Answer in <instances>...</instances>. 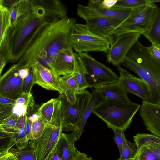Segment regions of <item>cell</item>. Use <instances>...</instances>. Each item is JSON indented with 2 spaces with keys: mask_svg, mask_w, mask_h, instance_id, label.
<instances>
[{
  "mask_svg": "<svg viewBox=\"0 0 160 160\" xmlns=\"http://www.w3.org/2000/svg\"><path fill=\"white\" fill-rule=\"evenodd\" d=\"M76 19L67 15L44 20L24 41L12 66L30 69L38 63L48 68L62 52L73 50L70 36Z\"/></svg>",
  "mask_w": 160,
  "mask_h": 160,
  "instance_id": "cell-1",
  "label": "cell"
},
{
  "mask_svg": "<svg viewBox=\"0 0 160 160\" xmlns=\"http://www.w3.org/2000/svg\"><path fill=\"white\" fill-rule=\"evenodd\" d=\"M122 64L146 83L149 102L160 104V60L152 56L147 47L138 41L130 49Z\"/></svg>",
  "mask_w": 160,
  "mask_h": 160,
  "instance_id": "cell-2",
  "label": "cell"
},
{
  "mask_svg": "<svg viewBox=\"0 0 160 160\" xmlns=\"http://www.w3.org/2000/svg\"><path fill=\"white\" fill-rule=\"evenodd\" d=\"M33 0L31 10L25 16L12 24L3 39L0 43V53L7 62L13 63L15 56L22 44L33 31L46 19L44 6Z\"/></svg>",
  "mask_w": 160,
  "mask_h": 160,
  "instance_id": "cell-3",
  "label": "cell"
},
{
  "mask_svg": "<svg viewBox=\"0 0 160 160\" xmlns=\"http://www.w3.org/2000/svg\"><path fill=\"white\" fill-rule=\"evenodd\" d=\"M140 106L139 104L132 101L125 102L104 100L94 108L92 112L105 122L108 128L125 132Z\"/></svg>",
  "mask_w": 160,
  "mask_h": 160,
  "instance_id": "cell-4",
  "label": "cell"
},
{
  "mask_svg": "<svg viewBox=\"0 0 160 160\" xmlns=\"http://www.w3.org/2000/svg\"><path fill=\"white\" fill-rule=\"evenodd\" d=\"M63 126V117L61 108L59 106H56L51 122L47 124L42 135L28 142L29 144L35 149L36 160H52L57 150Z\"/></svg>",
  "mask_w": 160,
  "mask_h": 160,
  "instance_id": "cell-5",
  "label": "cell"
},
{
  "mask_svg": "<svg viewBox=\"0 0 160 160\" xmlns=\"http://www.w3.org/2000/svg\"><path fill=\"white\" fill-rule=\"evenodd\" d=\"M71 47L76 52H103L106 54L110 46L109 41L92 32L86 24L76 23L70 36Z\"/></svg>",
  "mask_w": 160,
  "mask_h": 160,
  "instance_id": "cell-6",
  "label": "cell"
},
{
  "mask_svg": "<svg viewBox=\"0 0 160 160\" xmlns=\"http://www.w3.org/2000/svg\"><path fill=\"white\" fill-rule=\"evenodd\" d=\"M158 7L152 3L134 9L130 16L113 31L114 40L119 35L125 33L138 32L142 35L149 28Z\"/></svg>",
  "mask_w": 160,
  "mask_h": 160,
  "instance_id": "cell-7",
  "label": "cell"
},
{
  "mask_svg": "<svg viewBox=\"0 0 160 160\" xmlns=\"http://www.w3.org/2000/svg\"><path fill=\"white\" fill-rule=\"evenodd\" d=\"M84 68L87 82L90 88L116 82L119 77L110 68L98 61L88 52L78 53Z\"/></svg>",
  "mask_w": 160,
  "mask_h": 160,
  "instance_id": "cell-8",
  "label": "cell"
},
{
  "mask_svg": "<svg viewBox=\"0 0 160 160\" xmlns=\"http://www.w3.org/2000/svg\"><path fill=\"white\" fill-rule=\"evenodd\" d=\"M75 103L71 105L64 94L59 93L58 97L61 102L63 117L62 131H73L81 119L90 102L91 93L86 90L77 93Z\"/></svg>",
  "mask_w": 160,
  "mask_h": 160,
  "instance_id": "cell-9",
  "label": "cell"
},
{
  "mask_svg": "<svg viewBox=\"0 0 160 160\" xmlns=\"http://www.w3.org/2000/svg\"><path fill=\"white\" fill-rule=\"evenodd\" d=\"M142 35L139 32H132L118 36L106 53L107 61L117 66L122 64L130 49Z\"/></svg>",
  "mask_w": 160,
  "mask_h": 160,
  "instance_id": "cell-10",
  "label": "cell"
},
{
  "mask_svg": "<svg viewBox=\"0 0 160 160\" xmlns=\"http://www.w3.org/2000/svg\"><path fill=\"white\" fill-rule=\"evenodd\" d=\"M134 9H109L98 8L88 2L87 5L79 4L77 12L78 16L85 21L92 19L106 17L123 22L131 15Z\"/></svg>",
  "mask_w": 160,
  "mask_h": 160,
  "instance_id": "cell-11",
  "label": "cell"
},
{
  "mask_svg": "<svg viewBox=\"0 0 160 160\" xmlns=\"http://www.w3.org/2000/svg\"><path fill=\"white\" fill-rule=\"evenodd\" d=\"M120 77L118 82L127 92L137 96L143 101L149 102V93L147 86L141 78H138L122 68L117 66Z\"/></svg>",
  "mask_w": 160,
  "mask_h": 160,
  "instance_id": "cell-12",
  "label": "cell"
},
{
  "mask_svg": "<svg viewBox=\"0 0 160 160\" xmlns=\"http://www.w3.org/2000/svg\"><path fill=\"white\" fill-rule=\"evenodd\" d=\"M23 80L18 69L11 66L0 78V95L16 100L23 93Z\"/></svg>",
  "mask_w": 160,
  "mask_h": 160,
  "instance_id": "cell-13",
  "label": "cell"
},
{
  "mask_svg": "<svg viewBox=\"0 0 160 160\" xmlns=\"http://www.w3.org/2000/svg\"><path fill=\"white\" fill-rule=\"evenodd\" d=\"M139 114L147 130L160 137V104L143 101Z\"/></svg>",
  "mask_w": 160,
  "mask_h": 160,
  "instance_id": "cell-14",
  "label": "cell"
},
{
  "mask_svg": "<svg viewBox=\"0 0 160 160\" xmlns=\"http://www.w3.org/2000/svg\"><path fill=\"white\" fill-rule=\"evenodd\" d=\"M31 69L35 78L36 84L46 89L61 93L59 76L53 70L38 63L33 64Z\"/></svg>",
  "mask_w": 160,
  "mask_h": 160,
  "instance_id": "cell-15",
  "label": "cell"
},
{
  "mask_svg": "<svg viewBox=\"0 0 160 160\" xmlns=\"http://www.w3.org/2000/svg\"><path fill=\"white\" fill-rule=\"evenodd\" d=\"M89 29L96 34L108 40L110 43L114 41L113 32L122 22L106 17L96 18L85 21Z\"/></svg>",
  "mask_w": 160,
  "mask_h": 160,
  "instance_id": "cell-16",
  "label": "cell"
},
{
  "mask_svg": "<svg viewBox=\"0 0 160 160\" xmlns=\"http://www.w3.org/2000/svg\"><path fill=\"white\" fill-rule=\"evenodd\" d=\"M76 52L73 50L65 51L61 52L51 65L49 68L59 76L72 74L74 72Z\"/></svg>",
  "mask_w": 160,
  "mask_h": 160,
  "instance_id": "cell-17",
  "label": "cell"
},
{
  "mask_svg": "<svg viewBox=\"0 0 160 160\" xmlns=\"http://www.w3.org/2000/svg\"><path fill=\"white\" fill-rule=\"evenodd\" d=\"M94 90L105 100L125 102L131 101L127 92L118 82L98 86Z\"/></svg>",
  "mask_w": 160,
  "mask_h": 160,
  "instance_id": "cell-18",
  "label": "cell"
},
{
  "mask_svg": "<svg viewBox=\"0 0 160 160\" xmlns=\"http://www.w3.org/2000/svg\"><path fill=\"white\" fill-rule=\"evenodd\" d=\"M77 140L72 133H61L58 143L57 152L62 160H73L78 150L75 146V142Z\"/></svg>",
  "mask_w": 160,
  "mask_h": 160,
  "instance_id": "cell-19",
  "label": "cell"
},
{
  "mask_svg": "<svg viewBox=\"0 0 160 160\" xmlns=\"http://www.w3.org/2000/svg\"><path fill=\"white\" fill-rule=\"evenodd\" d=\"M104 100L94 90L91 93L90 102L84 111L83 116L72 132L77 140L79 139L84 130V127L87 120L92 112L94 108L98 104Z\"/></svg>",
  "mask_w": 160,
  "mask_h": 160,
  "instance_id": "cell-20",
  "label": "cell"
},
{
  "mask_svg": "<svg viewBox=\"0 0 160 160\" xmlns=\"http://www.w3.org/2000/svg\"><path fill=\"white\" fill-rule=\"evenodd\" d=\"M142 35L151 45L160 46V7L157 8L149 28Z\"/></svg>",
  "mask_w": 160,
  "mask_h": 160,
  "instance_id": "cell-21",
  "label": "cell"
},
{
  "mask_svg": "<svg viewBox=\"0 0 160 160\" xmlns=\"http://www.w3.org/2000/svg\"><path fill=\"white\" fill-rule=\"evenodd\" d=\"M33 5V0H16L12 6L8 8L11 16L12 24L26 15L31 10Z\"/></svg>",
  "mask_w": 160,
  "mask_h": 160,
  "instance_id": "cell-22",
  "label": "cell"
},
{
  "mask_svg": "<svg viewBox=\"0 0 160 160\" xmlns=\"http://www.w3.org/2000/svg\"><path fill=\"white\" fill-rule=\"evenodd\" d=\"M9 151L14 160H36L35 149L28 143L20 147H12Z\"/></svg>",
  "mask_w": 160,
  "mask_h": 160,
  "instance_id": "cell-23",
  "label": "cell"
},
{
  "mask_svg": "<svg viewBox=\"0 0 160 160\" xmlns=\"http://www.w3.org/2000/svg\"><path fill=\"white\" fill-rule=\"evenodd\" d=\"M12 20L9 8L0 3V43L12 26Z\"/></svg>",
  "mask_w": 160,
  "mask_h": 160,
  "instance_id": "cell-24",
  "label": "cell"
},
{
  "mask_svg": "<svg viewBox=\"0 0 160 160\" xmlns=\"http://www.w3.org/2000/svg\"><path fill=\"white\" fill-rule=\"evenodd\" d=\"M74 73L80 92L85 90L86 89L89 87L86 78L84 68L82 61L77 53Z\"/></svg>",
  "mask_w": 160,
  "mask_h": 160,
  "instance_id": "cell-25",
  "label": "cell"
},
{
  "mask_svg": "<svg viewBox=\"0 0 160 160\" xmlns=\"http://www.w3.org/2000/svg\"><path fill=\"white\" fill-rule=\"evenodd\" d=\"M56 98H52L42 104L37 112L40 118L46 123H50L53 115Z\"/></svg>",
  "mask_w": 160,
  "mask_h": 160,
  "instance_id": "cell-26",
  "label": "cell"
},
{
  "mask_svg": "<svg viewBox=\"0 0 160 160\" xmlns=\"http://www.w3.org/2000/svg\"><path fill=\"white\" fill-rule=\"evenodd\" d=\"M155 3L153 0H118L111 8L119 10L133 9L139 7Z\"/></svg>",
  "mask_w": 160,
  "mask_h": 160,
  "instance_id": "cell-27",
  "label": "cell"
},
{
  "mask_svg": "<svg viewBox=\"0 0 160 160\" xmlns=\"http://www.w3.org/2000/svg\"><path fill=\"white\" fill-rule=\"evenodd\" d=\"M124 132L122 134V153L118 160H132L137 150L134 143L128 140L125 138Z\"/></svg>",
  "mask_w": 160,
  "mask_h": 160,
  "instance_id": "cell-28",
  "label": "cell"
},
{
  "mask_svg": "<svg viewBox=\"0 0 160 160\" xmlns=\"http://www.w3.org/2000/svg\"><path fill=\"white\" fill-rule=\"evenodd\" d=\"M59 80L61 89V93H63L66 91L70 89L75 90L78 92H80L74 73L59 76Z\"/></svg>",
  "mask_w": 160,
  "mask_h": 160,
  "instance_id": "cell-29",
  "label": "cell"
},
{
  "mask_svg": "<svg viewBox=\"0 0 160 160\" xmlns=\"http://www.w3.org/2000/svg\"><path fill=\"white\" fill-rule=\"evenodd\" d=\"M132 160H160V158L147 146L143 145L137 149Z\"/></svg>",
  "mask_w": 160,
  "mask_h": 160,
  "instance_id": "cell-30",
  "label": "cell"
},
{
  "mask_svg": "<svg viewBox=\"0 0 160 160\" xmlns=\"http://www.w3.org/2000/svg\"><path fill=\"white\" fill-rule=\"evenodd\" d=\"M137 149L147 142H152L160 144V137L152 134L137 133L133 136Z\"/></svg>",
  "mask_w": 160,
  "mask_h": 160,
  "instance_id": "cell-31",
  "label": "cell"
},
{
  "mask_svg": "<svg viewBox=\"0 0 160 160\" xmlns=\"http://www.w3.org/2000/svg\"><path fill=\"white\" fill-rule=\"evenodd\" d=\"M47 124L41 118L32 122L31 133L32 139H37L42 135Z\"/></svg>",
  "mask_w": 160,
  "mask_h": 160,
  "instance_id": "cell-32",
  "label": "cell"
},
{
  "mask_svg": "<svg viewBox=\"0 0 160 160\" xmlns=\"http://www.w3.org/2000/svg\"><path fill=\"white\" fill-rule=\"evenodd\" d=\"M36 84L35 78L31 68L28 76L22 81V90L23 93L31 92L33 85Z\"/></svg>",
  "mask_w": 160,
  "mask_h": 160,
  "instance_id": "cell-33",
  "label": "cell"
},
{
  "mask_svg": "<svg viewBox=\"0 0 160 160\" xmlns=\"http://www.w3.org/2000/svg\"><path fill=\"white\" fill-rule=\"evenodd\" d=\"M16 103L28 107H31L35 104L34 98L32 93H22L21 96L16 100Z\"/></svg>",
  "mask_w": 160,
  "mask_h": 160,
  "instance_id": "cell-34",
  "label": "cell"
},
{
  "mask_svg": "<svg viewBox=\"0 0 160 160\" xmlns=\"http://www.w3.org/2000/svg\"><path fill=\"white\" fill-rule=\"evenodd\" d=\"M39 107L38 105L35 104L32 106L28 107L26 116L27 119L31 122L36 121L40 118L37 113Z\"/></svg>",
  "mask_w": 160,
  "mask_h": 160,
  "instance_id": "cell-35",
  "label": "cell"
},
{
  "mask_svg": "<svg viewBox=\"0 0 160 160\" xmlns=\"http://www.w3.org/2000/svg\"><path fill=\"white\" fill-rule=\"evenodd\" d=\"M19 116L13 114L0 121V126L3 128L15 127L17 123Z\"/></svg>",
  "mask_w": 160,
  "mask_h": 160,
  "instance_id": "cell-36",
  "label": "cell"
},
{
  "mask_svg": "<svg viewBox=\"0 0 160 160\" xmlns=\"http://www.w3.org/2000/svg\"><path fill=\"white\" fill-rule=\"evenodd\" d=\"M14 105L0 103V121L13 114L12 110Z\"/></svg>",
  "mask_w": 160,
  "mask_h": 160,
  "instance_id": "cell-37",
  "label": "cell"
},
{
  "mask_svg": "<svg viewBox=\"0 0 160 160\" xmlns=\"http://www.w3.org/2000/svg\"><path fill=\"white\" fill-rule=\"evenodd\" d=\"M112 129L113 130L115 133L114 141L118 148L120 156L121 154L122 147V134L124 132L116 128H112Z\"/></svg>",
  "mask_w": 160,
  "mask_h": 160,
  "instance_id": "cell-38",
  "label": "cell"
},
{
  "mask_svg": "<svg viewBox=\"0 0 160 160\" xmlns=\"http://www.w3.org/2000/svg\"><path fill=\"white\" fill-rule=\"evenodd\" d=\"M27 108L26 106L16 103L13 108V113L19 117L26 115Z\"/></svg>",
  "mask_w": 160,
  "mask_h": 160,
  "instance_id": "cell-39",
  "label": "cell"
},
{
  "mask_svg": "<svg viewBox=\"0 0 160 160\" xmlns=\"http://www.w3.org/2000/svg\"><path fill=\"white\" fill-rule=\"evenodd\" d=\"M143 145L147 146L160 158V144L152 142H147Z\"/></svg>",
  "mask_w": 160,
  "mask_h": 160,
  "instance_id": "cell-40",
  "label": "cell"
},
{
  "mask_svg": "<svg viewBox=\"0 0 160 160\" xmlns=\"http://www.w3.org/2000/svg\"><path fill=\"white\" fill-rule=\"evenodd\" d=\"M150 54L155 58L160 60V46L151 45L147 47Z\"/></svg>",
  "mask_w": 160,
  "mask_h": 160,
  "instance_id": "cell-41",
  "label": "cell"
},
{
  "mask_svg": "<svg viewBox=\"0 0 160 160\" xmlns=\"http://www.w3.org/2000/svg\"><path fill=\"white\" fill-rule=\"evenodd\" d=\"M31 124L32 122L27 119L26 116L25 123V130L26 138L27 141L28 142L32 139L31 133Z\"/></svg>",
  "mask_w": 160,
  "mask_h": 160,
  "instance_id": "cell-42",
  "label": "cell"
},
{
  "mask_svg": "<svg viewBox=\"0 0 160 160\" xmlns=\"http://www.w3.org/2000/svg\"><path fill=\"white\" fill-rule=\"evenodd\" d=\"M0 160H14L12 154L9 151L0 152Z\"/></svg>",
  "mask_w": 160,
  "mask_h": 160,
  "instance_id": "cell-43",
  "label": "cell"
},
{
  "mask_svg": "<svg viewBox=\"0 0 160 160\" xmlns=\"http://www.w3.org/2000/svg\"><path fill=\"white\" fill-rule=\"evenodd\" d=\"M73 160H92V158L88 157L84 153L77 150Z\"/></svg>",
  "mask_w": 160,
  "mask_h": 160,
  "instance_id": "cell-44",
  "label": "cell"
},
{
  "mask_svg": "<svg viewBox=\"0 0 160 160\" xmlns=\"http://www.w3.org/2000/svg\"><path fill=\"white\" fill-rule=\"evenodd\" d=\"M0 103L14 105L16 103V100L0 95Z\"/></svg>",
  "mask_w": 160,
  "mask_h": 160,
  "instance_id": "cell-45",
  "label": "cell"
},
{
  "mask_svg": "<svg viewBox=\"0 0 160 160\" xmlns=\"http://www.w3.org/2000/svg\"><path fill=\"white\" fill-rule=\"evenodd\" d=\"M30 69L22 68L18 69V73L19 77L22 79L26 78L28 75Z\"/></svg>",
  "mask_w": 160,
  "mask_h": 160,
  "instance_id": "cell-46",
  "label": "cell"
},
{
  "mask_svg": "<svg viewBox=\"0 0 160 160\" xmlns=\"http://www.w3.org/2000/svg\"><path fill=\"white\" fill-rule=\"evenodd\" d=\"M26 115H22L19 117L16 127L18 128H21L25 126Z\"/></svg>",
  "mask_w": 160,
  "mask_h": 160,
  "instance_id": "cell-47",
  "label": "cell"
},
{
  "mask_svg": "<svg viewBox=\"0 0 160 160\" xmlns=\"http://www.w3.org/2000/svg\"><path fill=\"white\" fill-rule=\"evenodd\" d=\"M7 62L4 55L0 53V74L1 75L2 72Z\"/></svg>",
  "mask_w": 160,
  "mask_h": 160,
  "instance_id": "cell-48",
  "label": "cell"
},
{
  "mask_svg": "<svg viewBox=\"0 0 160 160\" xmlns=\"http://www.w3.org/2000/svg\"><path fill=\"white\" fill-rule=\"evenodd\" d=\"M52 160H62L58 155L57 150L54 153Z\"/></svg>",
  "mask_w": 160,
  "mask_h": 160,
  "instance_id": "cell-49",
  "label": "cell"
},
{
  "mask_svg": "<svg viewBox=\"0 0 160 160\" xmlns=\"http://www.w3.org/2000/svg\"><path fill=\"white\" fill-rule=\"evenodd\" d=\"M154 2L155 3H160V0H154Z\"/></svg>",
  "mask_w": 160,
  "mask_h": 160,
  "instance_id": "cell-50",
  "label": "cell"
}]
</instances>
